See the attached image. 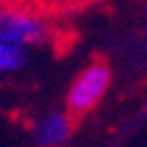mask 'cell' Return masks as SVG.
<instances>
[{"mask_svg": "<svg viewBox=\"0 0 147 147\" xmlns=\"http://www.w3.org/2000/svg\"><path fill=\"white\" fill-rule=\"evenodd\" d=\"M50 36L43 14L25 2H0V38L18 45L20 50L45 43Z\"/></svg>", "mask_w": 147, "mask_h": 147, "instance_id": "1", "label": "cell"}, {"mask_svg": "<svg viewBox=\"0 0 147 147\" xmlns=\"http://www.w3.org/2000/svg\"><path fill=\"white\" fill-rule=\"evenodd\" d=\"M111 88V68L104 61H91L84 66L68 86L66 93V111L70 115L91 113Z\"/></svg>", "mask_w": 147, "mask_h": 147, "instance_id": "2", "label": "cell"}, {"mask_svg": "<svg viewBox=\"0 0 147 147\" xmlns=\"http://www.w3.org/2000/svg\"><path fill=\"white\" fill-rule=\"evenodd\" d=\"M30 134L38 147H63L73 136V115L68 111H48L32 122Z\"/></svg>", "mask_w": 147, "mask_h": 147, "instance_id": "3", "label": "cell"}, {"mask_svg": "<svg viewBox=\"0 0 147 147\" xmlns=\"http://www.w3.org/2000/svg\"><path fill=\"white\" fill-rule=\"evenodd\" d=\"M25 63V50L0 38V75H11Z\"/></svg>", "mask_w": 147, "mask_h": 147, "instance_id": "4", "label": "cell"}, {"mask_svg": "<svg viewBox=\"0 0 147 147\" xmlns=\"http://www.w3.org/2000/svg\"><path fill=\"white\" fill-rule=\"evenodd\" d=\"M20 2H25V5H30V7H34V9H55V7L68 5V2H73V0H20Z\"/></svg>", "mask_w": 147, "mask_h": 147, "instance_id": "5", "label": "cell"}]
</instances>
